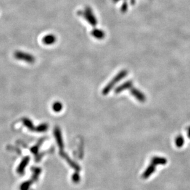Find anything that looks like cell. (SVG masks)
I'll return each instance as SVG.
<instances>
[{
	"label": "cell",
	"instance_id": "cell-14",
	"mask_svg": "<svg viewBox=\"0 0 190 190\" xmlns=\"http://www.w3.org/2000/svg\"><path fill=\"white\" fill-rule=\"evenodd\" d=\"M48 129V125L46 124H43L38 126L36 128V131L38 132H45Z\"/></svg>",
	"mask_w": 190,
	"mask_h": 190
},
{
	"label": "cell",
	"instance_id": "cell-3",
	"mask_svg": "<svg viewBox=\"0 0 190 190\" xmlns=\"http://www.w3.org/2000/svg\"><path fill=\"white\" fill-rule=\"evenodd\" d=\"M14 56L17 60H22L28 63H33L36 60L35 57L32 54L20 51H15L14 54Z\"/></svg>",
	"mask_w": 190,
	"mask_h": 190
},
{
	"label": "cell",
	"instance_id": "cell-17",
	"mask_svg": "<svg viewBox=\"0 0 190 190\" xmlns=\"http://www.w3.org/2000/svg\"><path fill=\"white\" fill-rule=\"evenodd\" d=\"M73 180L75 182H78L79 180V175H78L77 174H75L73 176Z\"/></svg>",
	"mask_w": 190,
	"mask_h": 190
},
{
	"label": "cell",
	"instance_id": "cell-1",
	"mask_svg": "<svg viewBox=\"0 0 190 190\" xmlns=\"http://www.w3.org/2000/svg\"><path fill=\"white\" fill-rule=\"evenodd\" d=\"M128 74V72L125 70L121 71L118 75H116L113 78V79L107 84V85L104 88V89L102 90V94L104 95H107L110 92V91L114 88L116 84L121 79L124 78Z\"/></svg>",
	"mask_w": 190,
	"mask_h": 190
},
{
	"label": "cell",
	"instance_id": "cell-5",
	"mask_svg": "<svg viewBox=\"0 0 190 190\" xmlns=\"http://www.w3.org/2000/svg\"><path fill=\"white\" fill-rule=\"evenodd\" d=\"M132 86H133V82L131 80H129L128 81H125V82L122 84L121 85H120L118 88H116L115 89V92L116 94H119L121 92H122L126 89H131V88H132Z\"/></svg>",
	"mask_w": 190,
	"mask_h": 190
},
{
	"label": "cell",
	"instance_id": "cell-8",
	"mask_svg": "<svg viewBox=\"0 0 190 190\" xmlns=\"http://www.w3.org/2000/svg\"><path fill=\"white\" fill-rule=\"evenodd\" d=\"M54 135L57 142V144L59 146L60 148V152H63V140H62V137L61 135V132L60 131L59 129V128H56L55 129L54 131Z\"/></svg>",
	"mask_w": 190,
	"mask_h": 190
},
{
	"label": "cell",
	"instance_id": "cell-7",
	"mask_svg": "<svg viewBox=\"0 0 190 190\" xmlns=\"http://www.w3.org/2000/svg\"><path fill=\"white\" fill-rule=\"evenodd\" d=\"M56 41H57L56 36L52 34L47 35L42 39L43 43L46 45H52L55 43Z\"/></svg>",
	"mask_w": 190,
	"mask_h": 190
},
{
	"label": "cell",
	"instance_id": "cell-20",
	"mask_svg": "<svg viewBox=\"0 0 190 190\" xmlns=\"http://www.w3.org/2000/svg\"><path fill=\"white\" fill-rule=\"evenodd\" d=\"M112 1H113V2H114V3H117V2H119L120 0H112Z\"/></svg>",
	"mask_w": 190,
	"mask_h": 190
},
{
	"label": "cell",
	"instance_id": "cell-9",
	"mask_svg": "<svg viewBox=\"0 0 190 190\" xmlns=\"http://www.w3.org/2000/svg\"><path fill=\"white\" fill-rule=\"evenodd\" d=\"M29 161H30V158L27 156L25 158H24L22 161H21L20 164H19L17 169V172L18 174H22L24 172L25 168L26 166L27 165V164H28Z\"/></svg>",
	"mask_w": 190,
	"mask_h": 190
},
{
	"label": "cell",
	"instance_id": "cell-19",
	"mask_svg": "<svg viewBox=\"0 0 190 190\" xmlns=\"http://www.w3.org/2000/svg\"><path fill=\"white\" fill-rule=\"evenodd\" d=\"M130 2H131V4L132 5H134L135 3V0H130Z\"/></svg>",
	"mask_w": 190,
	"mask_h": 190
},
{
	"label": "cell",
	"instance_id": "cell-13",
	"mask_svg": "<svg viewBox=\"0 0 190 190\" xmlns=\"http://www.w3.org/2000/svg\"><path fill=\"white\" fill-rule=\"evenodd\" d=\"M23 122L30 131H36V128H35V126H33V124H32L31 121H30L29 119H28L27 118H25L23 120Z\"/></svg>",
	"mask_w": 190,
	"mask_h": 190
},
{
	"label": "cell",
	"instance_id": "cell-11",
	"mask_svg": "<svg viewBox=\"0 0 190 190\" xmlns=\"http://www.w3.org/2000/svg\"><path fill=\"white\" fill-rule=\"evenodd\" d=\"M91 35L97 39H102L105 36V32L98 28H95L92 30L91 32Z\"/></svg>",
	"mask_w": 190,
	"mask_h": 190
},
{
	"label": "cell",
	"instance_id": "cell-4",
	"mask_svg": "<svg viewBox=\"0 0 190 190\" xmlns=\"http://www.w3.org/2000/svg\"><path fill=\"white\" fill-rule=\"evenodd\" d=\"M130 92L131 94L138 101H140V102H144L146 100V97L145 95V94L142 92L140 91H139L138 89L135 88H131L130 89Z\"/></svg>",
	"mask_w": 190,
	"mask_h": 190
},
{
	"label": "cell",
	"instance_id": "cell-15",
	"mask_svg": "<svg viewBox=\"0 0 190 190\" xmlns=\"http://www.w3.org/2000/svg\"><path fill=\"white\" fill-rule=\"evenodd\" d=\"M62 105L59 102H56L53 105V110L56 112H60L62 110Z\"/></svg>",
	"mask_w": 190,
	"mask_h": 190
},
{
	"label": "cell",
	"instance_id": "cell-12",
	"mask_svg": "<svg viewBox=\"0 0 190 190\" xmlns=\"http://www.w3.org/2000/svg\"><path fill=\"white\" fill-rule=\"evenodd\" d=\"M185 143L184 138L182 135H178L175 138V145L178 148H182Z\"/></svg>",
	"mask_w": 190,
	"mask_h": 190
},
{
	"label": "cell",
	"instance_id": "cell-10",
	"mask_svg": "<svg viewBox=\"0 0 190 190\" xmlns=\"http://www.w3.org/2000/svg\"><path fill=\"white\" fill-rule=\"evenodd\" d=\"M151 162L155 164V165H165L167 163V160L165 158H163V157L155 156L152 159Z\"/></svg>",
	"mask_w": 190,
	"mask_h": 190
},
{
	"label": "cell",
	"instance_id": "cell-2",
	"mask_svg": "<svg viewBox=\"0 0 190 190\" xmlns=\"http://www.w3.org/2000/svg\"><path fill=\"white\" fill-rule=\"evenodd\" d=\"M78 15L84 18L93 27L96 26L97 24V19L93 13L92 9L89 6H86L84 9V11H79L78 12Z\"/></svg>",
	"mask_w": 190,
	"mask_h": 190
},
{
	"label": "cell",
	"instance_id": "cell-6",
	"mask_svg": "<svg viewBox=\"0 0 190 190\" xmlns=\"http://www.w3.org/2000/svg\"><path fill=\"white\" fill-rule=\"evenodd\" d=\"M156 166L155 164H153V163H150V164L148 165L146 168V169L144 171V172L143 173L142 177L143 179H147L148 178L156 171Z\"/></svg>",
	"mask_w": 190,
	"mask_h": 190
},
{
	"label": "cell",
	"instance_id": "cell-16",
	"mask_svg": "<svg viewBox=\"0 0 190 190\" xmlns=\"http://www.w3.org/2000/svg\"><path fill=\"white\" fill-rule=\"evenodd\" d=\"M128 9V3L125 0L123 2L121 7V11L122 13H125Z\"/></svg>",
	"mask_w": 190,
	"mask_h": 190
},
{
	"label": "cell",
	"instance_id": "cell-18",
	"mask_svg": "<svg viewBox=\"0 0 190 190\" xmlns=\"http://www.w3.org/2000/svg\"><path fill=\"white\" fill-rule=\"evenodd\" d=\"M188 137L189 138H190V127L188 129Z\"/></svg>",
	"mask_w": 190,
	"mask_h": 190
}]
</instances>
